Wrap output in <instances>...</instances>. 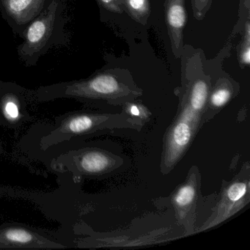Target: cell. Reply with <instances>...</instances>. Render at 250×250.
<instances>
[{
  "label": "cell",
  "instance_id": "obj_4",
  "mask_svg": "<svg viewBox=\"0 0 250 250\" xmlns=\"http://www.w3.org/2000/svg\"><path fill=\"white\" fill-rule=\"evenodd\" d=\"M123 165L121 158L98 146L75 143L62 149L52 158L50 168L67 172L74 179L104 176Z\"/></svg>",
  "mask_w": 250,
  "mask_h": 250
},
{
  "label": "cell",
  "instance_id": "obj_17",
  "mask_svg": "<svg viewBox=\"0 0 250 250\" xmlns=\"http://www.w3.org/2000/svg\"><path fill=\"white\" fill-rule=\"evenodd\" d=\"M101 7L111 12L121 14L123 12L122 8H121L118 1L119 0H97Z\"/></svg>",
  "mask_w": 250,
  "mask_h": 250
},
{
  "label": "cell",
  "instance_id": "obj_15",
  "mask_svg": "<svg viewBox=\"0 0 250 250\" xmlns=\"http://www.w3.org/2000/svg\"><path fill=\"white\" fill-rule=\"evenodd\" d=\"M250 27L249 21L246 24L245 32H244V42L241 47V62L245 65H249L250 63Z\"/></svg>",
  "mask_w": 250,
  "mask_h": 250
},
{
  "label": "cell",
  "instance_id": "obj_18",
  "mask_svg": "<svg viewBox=\"0 0 250 250\" xmlns=\"http://www.w3.org/2000/svg\"><path fill=\"white\" fill-rule=\"evenodd\" d=\"M4 153V148L2 147V144L0 143V154H2Z\"/></svg>",
  "mask_w": 250,
  "mask_h": 250
},
{
  "label": "cell",
  "instance_id": "obj_16",
  "mask_svg": "<svg viewBox=\"0 0 250 250\" xmlns=\"http://www.w3.org/2000/svg\"><path fill=\"white\" fill-rule=\"evenodd\" d=\"M210 0H192L193 9L194 17L197 20H201L204 17L210 5Z\"/></svg>",
  "mask_w": 250,
  "mask_h": 250
},
{
  "label": "cell",
  "instance_id": "obj_6",
  "mask_svg": "<svg viewBox=\"0 0 250 250\" xmlns=\"http://www.w3.org/2000/svg\"><path fill=\"white\" fill-rule=\"evenodd\" d=\"M61 242L43 229L17 222L0 225V249H65Z\"/></svg>",
  "mask_w": 250,
  "mask_h": 250
},
{
  "label": "cell",
  "instance_id": "obj_3",
  "mask_svg": "<svg viewBox=\"0 0 250 250\" xmlns=\"http://www.w3.org/2000/svg\"><path fill=\"white\" fill-rule=\"evenodd\" d=\"M66 0H49L42 12L26 27L22 43L17 47L20 61L27 67L37 65L51 49L69 43Z\"/></svg>",
  "mask_w": 250,
  "mask_h": 250
},
{
  "label": "cell",
  "instance_id": "obj_11",
  "mask_svg": "<svg viewBox=\"0 0 250 250\" xmlns=\"http://www.w3.org/2000/svg\"><path fill=\"white\" fill-rule=\"evenodd\" d=\"M165 13L173 50L178 52L183 42V31L187 22L184 0H166Z\"/></svg>",
  "mask_w": 250,
  "mask_h": 250
},
{
  "label": "cell",
  "instance_id": "obj_1",
  "mask_svg": "<svg viewBox=\"0 0 250 250\" xmlns=\"http://www.w3.org/2000/svg\"><path fill=\"white\" fill-rule=\"evenodd\" d=\"M143 123L126 112L110 114L90 110L66 112L55 117L53 124H40L30 131L32 149L53 156L85 137L112 128L140 130ZM35 150V151H36Z\"/></svg>",
  "mask_w": 250,
  "mask_h": 250
},
{
  "label": "cell",
  "instance_id": "obj_2",
  "mask_svg": "<svg viewBox=\"0 0 250 250\" xmlns=\"http://www.w3.org/2000/svg\"><path fill=\"white\" fill-rule=\"evenodd\" d=\"M35 92L37 102L70 99L90 107L103 102L110 105L125 104L142 95L140 89L125 84L109 71H99L83 80L41 86Z\"/></svg>",
  "mask_w": 250,
  "mask_h": 250
},
{
  "label": "cell",
  "instance_id": "obj_8",
  "mask_svg": "<svg viewBox=\"0 0 250 250\" xmlns=\"http://www.w3.org/2000/svg\"><path fill=\"white\" fill-rule=\"evenodd\" d=\"M49 0H0V13L17 36L44 9Z\"/></svg>",
  "mask_w": 250,
  "mask_h": 250
},
{
  "label": "cell",
  "instance_id": "obj_13",
  "mask_svg": "<svg viewBox=\"0 0 250 250\" xmlns=\"http://www.w3.org/2000/svg\"><path fill=\"white\" fill-rule=\"evenodd\" d=\"M248 191V181L246 182L244 180H235L227 187L224 202H228L231 205L238 204L246 197Z\"/></svg>",
  "mask_w": 250,
  "mask_h": 250
},
{
  "label": "cell",
  "instance_id": "obj_12",
  "mask_svg": "<svg viewBox=\"0 0 250 250\" xmlns=\"http://www.w3.org/2000/svg\"><path fill=\"white\" fill-rule=\"evenodd\" d=\"M233 95L232 85L226 80H219L214 90L210 93L203 115V124L210 121L228 102Z\"/></svg>",
  "mask_w": 250,
  "mask_h": 250
},
{
  "label": "cell",
  "instance_id": "obj_9",
  "mask_svg": "<svg viewBox=\"0 0 250 250\" xmlns=\"http://www.w3.org/2000/svg\"><path fill=\"white\" fill-rule=\"evenodd\" d=\"M210 94V83L206 78L193 80L183 99L179 112L188 118L197 128L203 124V115Z\"/></svg>",
  "mask_w": 250,
  "mask_h": 250
},
{
  "label": "cell",
  "instance_id": "obj_10",
  "mask_svg": "<svg viewBox=\"0 0 250 250\" xmlns=\"http://www.w3.org/2000/svg\"><path fill=\"white\" fill-rule=\"evenodd\" d=\"M198 171L189 174L187 181L174 193L172 204L180 220H189L194 214L200 188Z\"/></svg>",
  "mask_w": 250,
  "mask_h": 250
},
{
  "label": "cell",
  "instance_id": "obj_14",
  "mask_svg": "<svg viewBox=\"0 0 250 250\" xmlns=\"http://www.w3.org/2000/svg\"><path fill=\"white\" fill-rule=\"evenodd\" d=\"M127 9L131 17L141 23L149 16V0H125Z\"/></svg>",
  "mask_w": 250,
  "mask_h": 250
},
{
  "label": "cell",
  "instance_id": "obj_7",
  "mask_svg": "<svg viewBox=\"0 0 250 250\" xmlns=\"http://www.w3.org/2000/svg\"><path fill=\"white\" fill-rule=\"evenodd\" d=\"M198 129L192 122L178 113L164 142L162 172H170L184 156Z\"/></svg>",
  "mask_w": 250,
  "mask_h": 250
},
{
  "label": "cell",
  "instance_id": "obj_5",
  "mask_svg": "<svg viewBox=\"0 0 250 250\" xmlns=\"http://www.w3.org/2000/svg\"><path fill=\"white\" fill-rule=\"evenodd\" d=\"M36 92L13 82L0 81V125L19 130L33 121L30 106Z\"/></svg>",
  "mask_w": 250,
  "mask_h": 250
}]
</instances>
